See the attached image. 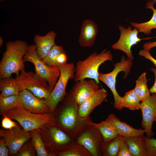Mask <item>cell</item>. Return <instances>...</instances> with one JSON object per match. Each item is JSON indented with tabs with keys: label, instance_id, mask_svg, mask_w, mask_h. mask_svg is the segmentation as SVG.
Listing matches in <instances>:
<instances>
[{
	"label": "cell",
	"instance_id": "obj_1",
	"mask_svg": "<svg viewBox=\"0 0 156 156\" xmlns=\"http://www.w3.org/2000/svg\"><path fill=\"white\" fill-rule=\"evenodd\" d=\"M60 106L52 113L55 122L60 128L74 139L79 134L90 117L83 118L78 116L79 106L75 101L71 90L60 102Z\"/></svg>",
	"mask_w": 156,
	"mask_h": 156
},
{
	"label": "cell",
	"instance_id": "obj_2",
	"mask_svg": "<svg viewBox=\"0 0 156 156\" xmlns=\"http://www.w3.org/2000/svg\"><path fill=\"white\" fill-rule=\"evenodd\" d=\"M28 46L26 42L21 40L7 42L0 62V79L10 77L13 73L18 76L25 69L23 57Z\"/></svg>",
	"mask_w": 156,
	"mask_h": 156
},
{
	"label": "cell",
	"instance_id": "obj_3",
	"mask_svg": "<svg viewBox=\"0 0 156 156\" xmlns=\"http://www.w3.org/2000/svg\"><path fill=\"white\" fill-rule=\"evenodd\" d=\"M113 57L111 51L104 49L99 54L94 52L84 60L79 61L75 66L74 81L75 82L89 78L95 80L99 83L100 66L106 61H112Z\"/></svg>",
	"mask_w": 156,
	"mask_h": 156
},
{
	"label": "cell",
	"instance_id": "obj_4",
	"mask_svg": "<svg viewBox=\"0 0 156 156\" xmlns=\"http://www.w3.org/2000/svg\"><path fill=\"white\" fill-rule=\"evenodd\" d=\"M5 114L17 121L25 130L29 131L47 127L55 123L52 114H36L28 112L18 107L11 110Z\"/></svg>",
	"mask_w": 156,
	"mask_h": 156
},
{
	"label": "cell",
	"instance_id": "obj_5",
	"mask_svg": "<svg viewBox=\"0 0 156 156\" xmlns=\"http://www.w3.org/2000/svg\"><path fill=\"white\" fill-rule=\"evenodd\" d=\"M23 61L24 63L29 62L33 64L35 72L47 81L51 92L60 75L59 67L49 66L44 62L38 55L35 44L29 46L23 57Z\"/></svg>",
	"mask_w": 156,
	"mask_h": 156
},
{
	"label": "cell",
	"instance_id": "obj_6",
	"mask_svg": "<svg viewBox=\"0 0 156 156\" xmlns=\"http://www.w3.org/2000/svg\"><path fill=\"white\" fill-rule=\"evenodd\" d=\"M21 91L27 90L39 98L46 100L51 92L47 81L36 72H26L25 69L15 78Z\"/></svg>",
	"mask_w": 156,
	"mask_h": 156
},
{
	"label": "cell",
	"instance_id": "obj_7",
	"mask_svg": "<svg viewBox=\"0 0 156 156\" xmlns=\"http://www.w3.org/2000/svg\"><path fill=\"white\" fill-rule=\"evenodd\" d=\"M57 67L60 70V75L49 98L46 100L50 112L52 114L66 96V89L68 80L74 77L75 66L73 63L67 62Z\"/></svg>",
	"mask_w": 156,
	"mask_h": 156
},
{
	"label": "cell",
	"instance_id": "obj_8",
	"mask_svg": "<svg viewBox=\"0 0 156 156\" xmlns=\"http://www.w3.org/2000/svg\"><path fill=\"white\" fill-rule=\"evenodd\" d=\"M132 60L122 56L119 62L114 64V69L111 72L107 73L99 72L98 79L105 84L110 89L114 98V107L119 111L122 109L120 103L122 97L120 96L117 92L116 88V78L118 74L121 71L124 73V79H126L130 73L132 66Z\"/></svg>",
	"mask_w": 156,
	"mask_h": 156
},
{
	"label": "cell",
	"instance_id": "obj_9",
	"mask_svg": "<svg viewBox=\"0 0 156 156\" xmlns=\"http://www.w3.org/2000/svg\"><path fill=\"white\" fill-rule=\"evenodd\" d=\"M103 141L100 131L88 122L75 139V142L88 152L91 156H102L101 146Z\"/></svg>",
	"mask_w": 156,
	"mask_h": 156
},
{
	"label": "cell",
	"instance_id": "obj_10",
	"mask_svg": "<svg viewBox=\"0 0 156 156\" xmlns=\"http://www.w3.org/2000/svg\"><path fill=\"white\" fill-rule=\"evenodd\" d=\"M118 28L120 32V38L118 41L112 45L111 47L113 49L122 51L126 54L127 58L133 60L134 57L131 50L132 46L142 40H148L152 38H140L138 36L139 32L138 30L135 28L132 29L131 26L126 28L119 25Z\"/></svg>",
	"mask_w": 156,
	"mask_h": 156
},
{
	"label": "cell",
	"instance_id": "obj_11",
	"mask_svg": "<svg viewBox=\"0 0 156 156\" xmlns=\"http://www.w3.org/2000/svg\"><path fill=\"white\" fill-rule=\"evenodd\" d=\"M16 107L34 113L50 112L45 100L39 98L26 89L20 92L16 102Z\"/></svg>",
	"mask_w": 156,
	"mask_h": 156
},
{
	"label": "cell",
	"instance_id": "obj_12",
	"mask_svg": "<svg viewBox=\"0 0 156 156\" xmlns=\"http://www.w3.org/2000/svg\"><path fill=\"white\" fill-rule=\"evenodd\" d=\"M0 135L4 139L10 153L14 155L31 138V133L21 130L18 127L10 130H1Z\"/></svg>",
	"mask_w": 156,
	"mask_h": 156
},
{
	"label": "cell",
	"instance_id": "obj_13",
	"mask_svg": "<svg viewBox=\"0 0 156 156\" xmlns=\"http://www.w3.org/2000/svg\"><path fill=\"white\" fill-rule=\"evenodd\" d=\"M142 114L141 127L145 131L146 136L151 138L154 135L152 131L153 122L156 118V93H153L140 103Z\"/></svg>",
	"mask_w": 156,
	"mask_h": 156
},
{
	"label": "cell",
	"instance_id": "obj_14",
	"mask_svg": "<svg viewBox=\"0 0 156 156\" xmlns=\"http://www.w3.org/2000/svg\"><path fill=\"white\" fill-rule=\"evenodd\" d=\"M99 88L98 83L95 80L85 79L75 82L71 91L75 101L79 106Z\"/></svg>",
	"mask_w": 156,
	"mask_h": 156
},
{
	"label": "cell",
	"instance_id": "obj_15",
	"mask_svg": "<svg viewBox=\"0 0 156 156\" xmlns=\"http://www.w3.org/2000/svg\"><path fill=\"white\" fill-rule=\"evenodd\" d=\"M51 148L55 153L75 141L72 138L54 123L48 126Z\"/></svg>",
	"mask_w": 156,
	"mask_h": 156
},
{
	"label": "cell",
	"instance_id": "obj_16",
	"mask_svg": "<svg viewBox=\"0 0 156 156\" xmlns=\"http://www.w3.org/2000/svg\"><path fill=\"white\" fill-rule=\"evenodd\" d=\"M107 95L105 89L103 88L99 89L79 106V116L83 118L90 117L91 113L105 101Z\"/></svg>",
	"mask_w": 156,
	"mask_h": 156
},
{
	"label": "cell",
	"instance_id": "obj_17",
	"mask_svg": "<svg viewBox=\"0 0 156 156\" xmlns=\"http://www.w3.org/2000/svg\"><path fill=\"white\" fill-rule=\"evenodd\" d=\"M98 29L96 24L92 20H86L83 23L78 42L83 47H90L94 45Z\"/></svg>",
	"mask_w": 156,
	"mask_h": 156
},
{
	"label": "cell",
	"instance_id": "obj_18",
	"mask_svg": "<svg viewBox=\"0 0 156 156\" xmlns=\"http://www.w3.org/2000/svg\"><path fill=\"white\" fill-rule=\"evenodd\" d=\"M56 36V33L51 31L44 36L37 34L34 37V42L36 47L37 52L42 60L56 44L55 39Z\"/></svg>",
	"mask_w": 156,
	"mask_h": 156
},
{
	"label": "cell",
	"instance_id": "obj_19",
	"mask_svg": "<svg viewBox=\"0 0 156 156\" xmlns=\"http://www.w3.org/2000/svg\"><path fill=\"white\" fill-rule=\"evenodd\" d=\"M108 117L113 124L118 135L124 138L140 136L145 133L144 129H137L126 123L121 121L114 113L110 114Z\"/></svg>",
	"mask_w": 156,
	"mask_h": 156
},
{
	"label": "cell",
	"instance_id": "obj_20",
	"mask_svg": "<svg viewBox=\"0 0 156 156\" xmlns=\"http://www.w3.org/2000/svg\"><path fill=\"white\" fill-rule=\"evenodd\" d=\"M132 156H148V150L143 135L124 138Z\"/></svg>",
	"mask_w": 156,
	"mask_h": 156
},
{
	"label": "cell",
	"instance_id": "obj_21",
	"mask_svg": "<svg viewBox=\"0 0 156 156\" xmlns=\"http://www.w3.org/2000/svg\"><path fill=\"white\" fill-rule=\"evenodd\" d=\"M88 123L97 128L102 134L103 142H107L116 137L118 135L116 128L109 118L99 123H95L90 120Z\"/></svg>",
	"mask_w": 156,
	"mask_h": 156
},
{
	"label": "cell",
	"instance_id": "obj_22",
	"mask_svg": "<svg viewBox=\"0 0 156 156\" xmlns=\"http://www.w3.org/2000/svg\"><path fill=\"white\" fill-rule=\"evenodd\" d=\"M154 3L153 1H148L146 4V8L151 10L153 12V15L150 20L141 23H131V26L137 29L139 32L149 35L151 34L152 30L156 29V9L154 6Z\"/></svg>",
	"mask_w": 156,
	"mask_h": 156
},
{
	"label": "cell",
	"instance_id": "obj_23",
	"mask_svg": "<svg viewBox=\"0 0 156 156\" xmlns=\"http://www.w3.org/2000/svg\"><path fill=\"white\" fill-rule=\"evenodd\" d=\"M0 90L3 96L18 95L21 91L16 78L11 77L0 79Z\"/></svg>",
	"mask_w": 156,
	"mask_h": 156
},
{
	"label": "cell",
	"instance_id": "obj_24",
	"mask_svg": "<svg viewBox=\"0 0 156 156\" xmlns=\"http://www.w3.org/2000/svg\"><path fill=\"white\" fill-rule=\"evenodd\" d=\"M124 137L118 135L116 137L106 142L101 144V151L103 156H117L121 141Z\"/></svg>",
	"mask_w": 156,
	"mask_h": 156
},
{
	"label": "cell",
	"instance_id": "obj_25",
	"mask_svg": "<svg viewBox=\"0 0 156 156\" xmlns=\"http://www.w3.org/2000/svg\"><path fill=\"white\" fill-rule=\"evenodd\" d=\"M55 154L60 156H91L88 152L75 141L56 152Z\"/></svg>",
	"mask_w": 156,
	"mask_h": 156
},
{
	"label": "cell",
	"instance_id": "obj_26",
	"mask_svg": "<svg viewBox=\"0 0 156 156\" xmlns=\"http://www.w3.org/2000/svg\"><path fill=\"white\" fill-rule=\"evenodd\" d=\"M141 101L133 89L126 92L122 97L120 106L122 109L126 107L132 110L140 109Z\"/></svg>",
	"mask_w": 156,
	"mask_h": 156
},
{
	"label": "cell",
	"instance_id": "obj_27",
	"mask_svg": "<svg viewBox=\"0 0 156 156\" xmlns=\"http://www.w3.org/2000/svg\"><path fill=\"white\" fill-rule=\"evenodd\" d=\"M134 89L141 102L150 95L151 93L147 86L146 73H143L139 77Z\"/></svg>",
	"mask_w": 156,
	"mask_h": 156
},
{
	"label": "cell",
	"instance_id": "obj_28",
	"mask_svg": "<svg viewBox=\"0 0 156 156\" xmlns=\"http://www.w3.org/2000/svg\"><path fill=\"white\" fill-rule=\"evenodd\" d=\"M31 132V138L36 153L38 156L55 155L52 152H49L46 150L44 143L38 129H34Z\"/></svg>",
	"mask_w": 156,
	"mask_h": 156
},
{
	"label": "cell",
	"instance_id": "obj_29",
	"mask_svg": "<svg viewBox=\"0 0 156 156\" xmlns=\"http://www.w3.org/2000/svg\"><path fill=\"white\" fill-rule=\"evenodd\" d=\"M18 96H3L0 95V113L2 115L16 107Z\"/></svg>",
	"mask_w": 156,
	"mask_h": 156
},
{
	"label": "cell",
	"instance_id": "obj_30",
	"mask_svg": "<svg viewBox=\"0 0 156 156\" xmlns=\"http://www.w3.org/2000/svg\"><path fill=\"white\" fill-rule=\"evenodd\" d=\"M65 51L62 46L55 44L42 60L44 62L49 66H57L56 60L57 57L60 54Z\"/></svg>",
	"mask_w": 156,
	"mask_h": 156
},
{
	"label": "cell",
	"instance_id": "obj_31",
	"mask_svg": "<svg viewBox=\"0 0 156 156\" xmlns=\"http://www.w3.org/2000/svg\"><path fill=\"white\" fill-rule=\"evenodd\" d=\"M35 150L32 141L23 145L18 152L17 156H32L35 155Z\"/></svg>",
	"mask_w": 156,
	"mask_h": 156
},
{
	"label": "cell",
	"instance_id": "obj_32",
	"mask_svg": "<svg viewBox=\"0 0 156 156\" xmlns=\"http://www.w3.org/2000/svg\"><path fill=\"white\" fill-rule=\"evenodd\" d=\"M148 150V156H156V139L144 136Z\"/></svg>",
	"mask_w": 156,
	"mask_h": 156
},
{
	"label": "cell",
	"instance_id": "obj_33",
	"mask_svg": "<svg viewBox=\"0 0 156 156\" xmlns=\"http://www.w3.org/2000/svg\"><path fill=\"white\" fill-rule=\"evenodd\" d=\"M1 122V126L5 129H11L13 128L18 127L17 124L12 120L11 119L5 114L3 115Z\"/></svg>",
	"mask_w": 156,
	"mask_h": 156
},
{
	"label": "cell",
	"instance_id": "obj_34",
	"mask_svg": "<svg viewBox=\"0 0 156 156\" xmlns=\"http://www.w3.org/2000/svg\"><path fill=\"white\" fill-rule=\"evenodd\" d=\"M117 156H132L129 146L124 140L122 139L119 151Z\"/></svg>",
	"mask_w": 156,
	"mask_h": 156
},
{
	"label": "cell",
	"instance_id": "obj_35",
	"mask_svg": "<svg viewBox=\"0 0 156 156\" xmlns=\"http://www.w3.org/2000/svg\"><path fill=\"white\" fill-rule=\"evenodd\" d=\"M149 51L143 49L139 51L138 54L139 55L144 57L150 60L156 67V59L151 55Z\"/></svg>",
	"mask_w": 156,
	"mask_h": 156
},
{
	"label": "cell",
	"instance_id": "obj_36",
	"mask_svg": "<svg viewBox=\"0 0 156 156\" xmlns=\"http://www.w3.org/2000/svg\"><path fill=\"white\" fill-rule=\"evenodd\" d=\"M9 150L8 148L4 139L2 138L0 140V156H8Z\"/></svg>",
	"mask_w": 156,
	"mask_h": 156
},
{
	"label": "cell",
	"instance_id": "obj_37",
	"mask_svg": "<svg viewBox=\"0 0 156 156\" xmlns=\"http://www.w3.org/2000/svg\"><path fill=\"white\" fill-rule=\"evenodd\" d=\"M67 56L65 51L61 53L57 58L56 60V66L67 63Z\"/></svg>",
	"mask_w": 156,
	"mask_h": 156
},
{
	"label": "cell",
	"instance_id": "obj_38",
	"mask_svg": "<svg viewBox=\"0 0 156 156\" xmlns=\"http://www.w3.org/2000/svg\"><path fill=\"white\" fill-rule=\"evenodd\" d=\"M156 38V36L154 37ZM143 49L149 51L151 49L156 47V41L145 43L143 46Z\"/></svg>",
	"mask_w": 156,
	"mask_h": 156
},
{
	"label": "cell",
	"instance_id": "obj_39",
	"mask_svg": "<svg viewBox=\"0 0 156 156\" xmlns=\"http://www.w3.org/2000/svg\"><path fill=\"white\" fill-rule=\"evenodd\" d=\"M151 70L153 72L155 76V81L153 86L149 89L151 93H156V68H152L151 69Z\"/></svg>",
	"mask_w": 156,
	"mask_h": 156
},
{
	"label": "cell",
	"instance_id": "obj_40",
	"mask_svg": "<svg viewBox=\"0 0 156 156\" xmlns=\"http://www.w3.org/2000/svg\"><path fill=\"white\" fill-rule=\"evenodd\" d=\"M3 43V40L2 38L1 37H0V47H1Z\"/></svg>",
	"mask_w": 156,
	"mask_h": 156
},
{
	"label": "cell",
	"instance_id": "obj_41",
	"mask_svg": "<svg viewBox=\"0 0 156 156\" xmlns=\"http://www.w3.org/2000/svg\"><path fill=\"white\" fill-rule=\"evenodd\" d=\"M148 1H153L156 4V0H148Z\"/></svg>",
	"mask_w": 156,
	"mask_h": 156
},
{
	"label": "cell",
	"instance_id": "obj_42",
	"mask_svg": "<svg viewBox=\"0 0 156 156\" xmlns=\"http://www.w3.org/2000/svg\"><path fill=\"white\" fill-rule=\"evenodd\" d=\"M155 121H156V118H155Z\"/></svg>",
	"mask_w": 156,
	"mask_h": 156
},
{
	"label": "cell",
	"instance_id": "obj_43",
	"mask_svg": "<svg viewBox=\"0 0 156 156\" xmlns=\"http://www.w3.org/2000/svg\"><path fill=\"white\" fill-rule=\"evenodd\" d=\"M3 0H0V1H3Z\"/></svg>",
	"mask_w": 156,
	"mask_h": 156
},
{
	"label": "cell",
	"instance_id": "obj_44",
	"mask_svg": "<svg viewBox=\"0 0 156 156\" xmlns=\"http://www.w3.org/2000/svg\"></svg>",
	"mask_w": 156,
	"mask_h": 156
}]
</instances>
